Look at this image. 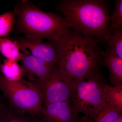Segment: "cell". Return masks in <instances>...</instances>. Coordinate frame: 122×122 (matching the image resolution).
<instances>
[{
	"label": "cell",
	"mask_w": 122,
	"mask_h": 122,
	"mask_svg": "<svg viewBox=\"0 0 122 122\" xmlns=\"http://www.w3.org/2000/svg\"><path fill=\"white\" fill-rule=\"evenodd\" d=\"M99 42L70 28L57 42L58 66L71 82L103 66Z\"/></svg>",
	"instance_id": "1"
},
{
	"label": "cell",
	"mask_w": 122,
	"mask_h": 122,
	"mask_svg": "<svg viewBox=\"0 0 122 122\" xmlns=\"http://www.w3.org/2000/svg\"><path fill=\"white\" fill-rule=\"evenodd\" d=\"M69 28L105 42L110 28L109 7L103 0H63L57 6Z\"/></svg>",
	"instance_id": "2"
},
{
	"label": "cell",
	"mask_w": 122,
	"mask_h": 122,
	"mask_svg": "<svg viewBox=\"0 0 122 122\" xmlns=\"http://www.w3.org/2000/svg\"><path fill=\"white\" fill-rule=\"evenodd\" d=\"M13 11V30L19 34L57 42L69 29L61 14L42 11L28 0L17 1Z\"/></svg>",
	"instance_id": "3"
},
{
	"label": "cell",
	"mask_w": 122,
	"mask_h": 122,
	"mask_svg": "<svg viewBox=\"0 0 122 122\" xmlns=\"http://www.w3.org/2000/svg\"><path fill=\"white\" fill-rule=\"evenodd\" d=\"M106 81L99 69L72 81L69 102L77 114L95 117L107 103L105 94Z\"/></svg>",
	"instance_id": "4"
},
{
	"label": "cell",
	"mask_w": 122,
	"mask_h": 122,
	"mask_svg": "<svg viewBox=\"0 0 122 122\" xmlns=\"http://www.w3.org/2000/svg\"><path fill=\"white\" fill-rule=\"evenodd\" d=\"M0 92L14 108L41 118L42 96L36 86L31 81L24 78L18 81H9L1 73Z\"/></svg>",
	"instance_id": "5"
},
{
	"label": "cell",
	"mask_w": 122,
	"mask_h": 122,
	"mask_svg": "<svg viewBox=\"0 0 122 122\" xmlns=\"http://www.w3.org/2000/svg\"><path fill=\"white\" fill-rule=\"evenodd\" d=\"M32 81L38 87L42 96L43 106L51 103L69 101L71 81L57 66L50 76L42 80Z\"/></svg>",
	"instance_id": "6"
},
{
	"label": "cell",
	"mask_w": 122,
	"mask_h": 122,
	"mask_svg": "<svg viewBox=\"0 0 122 122\" xmlns=\"http://www.w3.org/2000/svg\"><path fill=\"white\" fill-rule=\"evenodd\" d=\"M11 38L17 42L22 53L29 54L50 64L57 65L58 56L56 42L45 41L26 35H18Z\"/></svg>",
	"instance_id": "7"
},
{
	"label": "cell",
	"mask_w": 122,
	"mask_h": 122,
	"mask_svg": "<svg viewBox=\"0 0 122 122\" xmlns=\"http://www.w3.org/2000/svg\"><path fill=\"white\" fill-rule=\"evenodd\" d=\"M42 122H79L78 114L72 109L69 101L54 103L42 107Z\"/></svg>",
	"instance_id": "8"
},
{
	"label": "cell",
	"mask_w": 122,
	"mask_h": 122,
	"mask_svg": "<svg viewBox=\"0 0 122 122\" xmlns=\"http://www.w3.org/2000/svg\"><path fill=\"white\" fill-rule=\"evenodd\" d=\"M24 54L25 56L20 61V66L24 70L25 77L29 81L45 79L50 76L57 66L47 63L29 54Z\"/></svg>",
	"instance_id": "9"
},
{
	"label": "cell",
	"mask_w": 122,
	"mask_h": 122,
	"mask_svg": "<svg viewBox=\"0 0 122 122\" xmlns=\"http://www.w3.org/2000/svg\"><path fill=\"white\" fill-rule=\"evenodd\" d=\"M0 122H42L41 118L14 108L7 100L0 105Z\"/></svg>",
	"instance_id": "10"
},
{
	"label": "cell",
	"mask_w": 122,
	"mask_h": 122,
	"mask_svg": "<svg viewBox=\"0 0 122 122\" xmlns=\"http://www.w3.org/2000/svg\"><path fill=\"white\" fill-rule=\"evenodd\" d=\"M103 66L109 70V79L114 86L122 85V59L109 52L106 49H102Z\"/></svg>",
	"instance_id": "11"
},
{
	"label": "cell",
	"mask_w": 122,
	"mask_h": 122,
	"mask_svg": "<svg viewBox=\"0 0 122 122\" xmlns=\"http://www.w3.org/2000/svg\"><path fill=\"white\" fill-rule=\"evenodd\" d=\"M0 53L5 59L20 61L25 56L17 43L11 38H0Z\"/></svg>",
	"instance_id": "12"
},
{
	"label": "cell",
	"mask_w": 122,
	"mask_h": 122,
	"mask_svg": "<svg viewBox=\"0 0 122 122\" xmlns=\"http://www.w3.org/2000/svg\"><path fill=\"white\" fill-rule=\"evenodd\" d=\"M104 42L109 52L122 59V29H118L109 31Z\"/></svg>",
	"instance_id": "13"
},
{
	"label": "cell",
	"mask_w": 122,
	"mask_h": 122,
	"mask_svg": "<svg viewBox=\"0 0 122 122\" xmlns=\"http://www.w3.org/2000/svg\"><path fill=\"white\" fill-rule=\"evenodd\" d=\"M1 74L8 80L16 81L24 78L23 69L17 61L4 59L1 67Z\"/></svg>",
	"instance_id": "14"
},
{
	"label": "cell",
	"mask_w": 122,
	"mask_h": 122,
	"mask_svg": "<svg viewBox=\"0 0 122 122\" xmlns=\"http://www.w3.org/2000/svg\"><path fill=\"white\" fill-rule=\"evenodd\" d=\"M105 94L107 103L122 112V85L111 86L107 83Z\"/></svg>",
	"instance_id": "15"
},
{
	"label": "cell",
	"mask_w": 122,
	"mask_h": 122,
	"mask_svg": "<svg viewBox=\"0 0 122 122\" xmlns=\"http://www.w3.org/2000/svg\"><path fill=\"white\" fill-rule=\"evenodd\" d=\"M122 112L114 107L107 103L92 122H116Z\"/></svg>",
	"instance_id": "16"
},
{
	"label": "cell",
	"mask_w": 122,
	"mask_h": 122,
	"mask_svg": "<svg viewBox=\"0 0 122 122\" xmlns=\"http://www.w3.org/2000/svg\"><path fill=\"white\" fill-rule=\"evenodd\" d=\"M15 20V14L13 11L0 15V38L7 37L12 31Z\"/></svg>",
	"instance_id": "17"
},
{
	"label": "cell",
	"mask_w": 122,
	"mask_h": 122,
	"mask_svg": "<svg viewBox=\"0 0 122 122\" xmlns=\"http://www.w3.org/2000/svg\"><path fill=\"white\" fill-rule=\"evenodd\" d=\"M111 22L109 31L116 29L122 28V0H117L115 1L114 7L110 16Z\"/></svg>",
	"instance_id": "18"
},
{
	"label": "cell",
	"mask_w": 122,
	"mask_h": 122,
	"mask_svg": "<svg viewBox=\"0 0 122 122\" xmlns=\"http://www.w3.org/2000/svg\"><path fill=\"white\" fill-rule=\"evenodd\" d=\"M92 119L87 116H81L79 117V122H92Z\"/></svg>",
	"instance_id": "19"
},
{
	"label": "cell",
	"mask_w": 122,
	"mask_h": 122,
	"mask_svg": "<svg viewBox=\"0 0 122 122\" xmlns=\"http://www.w3.org/2000/svg\"><path fill=\"white\" fill-rule=\"evenodd\" d=\"M2 55L0 53V74L1 73V66L2 63H3V61H4V59L2 58V56H1Z\"/></svg>",
	"instance_id": "20"
},
{
	"label": "cell",
	"mask_w": 122,
	"mask_h": 122,
	"mask_svg": "<svg viewBox=\"0 0 122 122\" xmlns=\"http://www.w3.org/2000/svg\"><path fill=\"white\" fill-rule=\"evenodd\" d=\"M0 93V105L6 100V99L4 100L5 99V98L4 96L2 95V94H1Z\"/></svg>",
	"instance_id": "21"
},
{
	"label": "cell",
	"mask_w": 122,
	"mask_h": 122,
	"mask_svg": "<svg viewBox=\"0 0 122 122\" xmlns=\"http://www.w3.org/2000/svg\"><path fill=\"white\" fill-rule=\"evenodd\" d=\"M116 122H122V113L120 115L117 120Z\"/></svg>",
	"instance_id": "22"
}]
</instances>
